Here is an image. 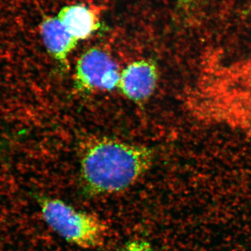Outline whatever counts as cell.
<instances>
[{"instance_id":"cell-1","label":"cell","mask_w":251,"mask_h":251,"mask_svg":"<svg viewBox=\"0 0 251 251\" xmlns=\"http://www.w3.org/2000/svg\"><path fill=\"white\" fill-rule=\"evenodd\" d=\"M153 158L148 147L107 137L90 138L81 145V182L91 196L122 192L149 171Z\"/></svg>"},{"instance_id":"cell-4","label":"cell","mask_w":251,"mask_h":251,"mask_svg":"<svg viewBox=\"0 0 251 251\" xmlns=\"http://www.w3.org/2000/svg\"><path fill=\"white\" fill-rule=\"evenodd\" d=\"M158 79L156 63L151 59H138L128 64L120 73L117 90L128 100L142 103L154 93Z\"/></svg>"},{"instance_id":"cell-7","label":"cell","mask_w":251,"mask_h":251,"mask_svg":"<svg viewBox=\"0 0 251 251\" xmlns=\"http://www.w3.org/2000/svg\"><path fill=\"white\" fill-rule=\"evenodd\" d=\"M120 251H153L150 243L144 240H135L128 243Z\"/></svg>"},{"instance_id":"cell-6","label":"cell","mask_w":251,"mask_h":251,"mask_svg":"<svg viewBox=\"0 0 251 251\" xmlns=\"http://www.w3.org/2000/svg\"><path fill=\"white\" fill-rule=\"evenodd\" d=\"M57 17L78 41L88 39L100 27L99 15L84 4L64 6L59 10Z\"/></svg>"},{"instance_id":"cell-3","label":"cell","mask_w":251,"mask_h":251,"mask_svg":"<svg viewBox=\"0 0 251 251\" xmlns=\"http://www.w3.org/2000/svg\"><path fill=\"white\" fill-rule=\"evenodd\" d=\"M116 61L99 48L87 50L77 59L74 74V87L82 93L117 89L120 76Z\"/></svg>"},{"instance_id":"cell-8","label":"cell","mask_w":251,"mask_h":251,"mask_svg":"<svg viewBox=\"0 0 251 251\" xmlns=\"http://www.w3.org/2000/svg\"><path fill=\"white\" fill-rule=\"evenodd\" d=\"M175 1H176L180 6L188 7V6H193L196 4L199 0H175Z\"/></svg>"},{"instance_id":"cell-5","label":"cell","mask_w":251,"mask_h":251,"mask_svg":"<svg viewBox=\"0 0 251 251\" xmlns=\"http://www.w3.org/2000/svg\"><path fill=\"white\" fill-rule=\"evenodd\" d=\"M40 33L50 55L61 69L69 70V55L79 41L69 32L56 16H45L40 24Z\"/></svg>"},{"instance_id":"cell-2","label":"cell","mask_w":251,"mask_h":251,"mask_svg":"<svg viewBox=\"0 0 251 251\" xmlns=\"http://www.w3.org/2000/svg\"><path fill=\"white\" fill-rule=\"evenodd\" d=\"M43 218L67 242L85 249L102 247L106 239V225L93 214L77 210L54 198L41 200Z\"/></svg>"}]
</instances>
